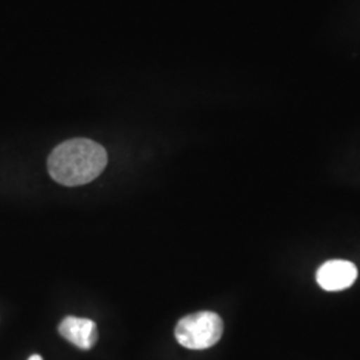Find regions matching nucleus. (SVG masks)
<instances>
[{"instance_id":"1","label":"nucleus","mask_w":360,"mask_h":360,"mask_svg":"<svg viewBox=\"0 0 360 360\" xmlns=\"http://www.w3.org/2000/svg\"><path fill=\"white\" fill-rule=\"evenodd\" d=\"M108 155L99 143L75 138L53 148L47 167L52 179L67 187H77L96 179L107 166Z\"/></svg>"},{"instance_id":"2","label":"nucleus","mask_w":360,"mask_h":360,"mask_svg":"<svg viewBox=\"0 0 360 360\" xmlns=\"http://www.w3.org/2000/svg\"><path fill=\"white\" fill-rule=\"evenodd\" d=\"M223 330V321L218 314L200 311L180 319L175 327V338L183 347L206 349L218 343Z\"/></svg>"},{"instance_id":"3","label":"nucleus","mask_w":360,"mask_h":360,"mask_svg":"<svg viewBox=\"0 0 360 360\" xmlns=\"http://www.w3.org/2000/svg\"><path fill=\"white\" fill-rule=\"evenodd\" d=\"M358 278V269L348 260H328L316 272V282L324 291H342L351 287Z\"/></svg>"},{"instance_id":"4","label":"nucleus","mask_w":360,"mask_h":360,"mask_svg":"<svg viewBox=\"0 0 360 360\" xmlns=\"http://www.w3.org/2000/svg\"><path fill=\"white\" fill-rule=\"evenodd\" d=\"M59 334L80 349H91L98 342V327L91 319L67 316L59 324Z\"/></svg>"},{"instance_id":"5","label":"nucleus","mask_w":360,"mask_h":360,"mask_svg":"<svg viewBox=\"0 0 360 360\" xmlns=\"http://www.w3.org/2000/svg\"><path fill=\"white\" fill-rule=\"evenodd\" d=\"M28 360H43V358L38 355V354H35V355H32V356H30V359Z\"/></svg>"}]
</instances>
